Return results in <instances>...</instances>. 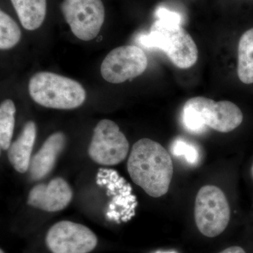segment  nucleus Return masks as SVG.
<instances>
[{"label":"nucleus","instance_id":"f257e3e1","mask_svg":"<svg viewBox=\"0 0 253 253\" xmlns=\"http://www.w3.org/2000/svg\"><path fill=\"white\" fill-rule=\"evenodd\" d=\"M127 171L134 184L151 197L159 198L167 194L174 169L167 150L157 141L145 138L133 145Z\"/></svg>","mask_w":253,"mask_h":253},{"label":"nucleus","instance_id":"f03ea898","mask_svg":"<svg viewBox=\"0 0 253 253\" xmlns=\"http://www.w3.org/2000/svg\"><path fill=\"white\" fill-rule=\"evenodd\" d=\"M157 18L149 34L139 37V42L146 47L162 50L177 68L186 69L194 66L199 58V50L189 33L179 21Z\"/></svg>","mask_w":253,"mask_h":253},{"label":"nucleus","instance_id":"7ed1b4c3","mask_svg":"<svg viewBox=\"0 0 253 253\" xmlns=\"http://www.w3.org/2000/svg\"><path fill=\"white\" fill-rule=\"evenodd\" d=\"M244 115L241 109L229 101L196 96L184 105L182 121L190 131L201 133L206 126L219 132L227 133L241 126Z\"/></svg>","mask_w":253,"mask_h":253},{"label":"nucleus","instance_id":"20e7f679","mask_svg":"<svg viewBox=\"0 0 253 253\" xmlns=\"http://www.w3.org/2000/svg\"><path fill=\"white\" fill-rule=\"evenodd\" d=\"M32 99L49 109H74L83 105L86 91L78 82L51 72H40L30 80Z\"/></svg>","mask_w":253,"mask_h":253},{"label":"nucleus","instance_id":"39448f33","mask_svg":"<svg viewBox=\"0 0 253 253\" xmlns=\"http://www.w3.org/2000/svg\"><path fill=\"white\" fill-rule=\"evenodd\" d=\"M230 207L222 190L214 185L203 186L196 195L194 218L203 235L214 238L224 232L230 220Z\"/></svg>","mask_w":253,"mask_h":253},{"label":"nucleus","instance_id":"423d86ee","mask_svg":"<svg viewBox=\"0 0 253 253\" xmlns=\"http://www.w3.org/2000/svg\"><path fill=\"white\" fill-rule=\"evenodd\" d=\"M129 149V142L118 125L104 119L95 126L88 154L98 164L114 166L126 159Z\"/></svg>","mask_w":253,"mask_h":253},{"label":"nucleus","instance_id":"0eeeda50","mask_svg":"<svg viewBox=\"0 0 253 253\" xmlns=\"http://www.w3.org/2000/svg\"><path fill=\"white\" fill-rule=\"evenodd\" d=\"M61 10L71 31L81 41L94 39L104 24L105 8L101 0H63Z\"/></svg>","mask_w":253,"mask_h":253},{"label":"nucleus","instance_id":"6e6552de","mask_svg":"<svg viewBox=\"0 0 253 253\" xmlns=\"http://www.w3.org/2000/svg\"><path fill=\"white\" fill-rule=\"evenodd\" d=\"M97 244L91 229L71 221L56 223L46 236V246L52 253H89Z\"/></svg>","mask_w":253,"mask_h":253},{"label":"nucleus","instance_id":"1a4fd4ad","mask_svg":"<svg viewBox=\"0 0 253 253\" xmlns=\"http://www.w3.org/2000/svg\"><path fill=\"white\" fill-rule=\"evenodd\" d=\"M147 66L148 59L142 49L134 45L122 46L106 56L101 73L105 81L119 84L140 76Z\"/></svg>","mask_w":253,"mask_h":253},{"label":"nucleus","instance_id":"9d476101","mask_svg":"<svg viewBox=\"0 0 253 253\" xmlns=\"http://www.w3.org/2000/svg\"><path fill=\"white\" fill-rule=\"evenodd\" d=\"M72 199V189L67 181L56 177L47 184L34 186L28 195V204L46 212H59L67 207Z\"/></svg>","mask_w":253,"mask_h":253},{"label":"nucleus","instance_id":"9b49d317","mask_svg":"<svg viewBox=\"0 0 253 253\" xmlns=\"http://www.w3.org/2000/svg\"><path fill=\"white\" fill-rule=\"evenodd\" d=\"M65 145L66 136L60 131L46 139L41 149L31 158L28 171L33 180H41L49 174Z\"/></svg>","mask_w":253,"mask_h":253},{"label":"nucleus","instance_id":"f8f14e48","mask_svg":"<svg viewBox=\"0 0 253 253\" xmlns=\"http://www.w3.org/2000/svg\"><path fill=\"white\" fill-rule=\"evenodd\" d=\"M36 136V123L28 121L23 126L17 139L10 145L8 149V158L11 166L18 172L23 174L29 169Z\"/></svg>","mask_w":253,"mask_h":253},{"label":"nucleus","instance_id":"ddd939ff","mask_svg":"<svg viewBox=\"0 0 253 253\" xmlns=\"http://www.w3.org/2000/svg\"><path fill=\"white\" fill-rule=\"evenodd\" d=\"M23 27L35 31L42 26L46 14V0H11Z\"/></svg>","mask_w":253,"mask_h":253},{"label":"nucleus","instance_id":"4468645a","mask_svg":"<svg viewBox=\"0 0 253 253\" xmlns=\"http://www.w3.org/2000/svg\"><path fill=\"white\" fill-rule=\"evenodd\" d=\"M238 76L244 84L253 83V28L244 33L238 49Z\"/></svg>","mask_w":253,"mask_h":253},{"label":"nucleus","instance_id":"2eb2a0df","mask_svg":"<svg viewBox=\"0 0 253 253\" xmlns=\"http://www.w3.org/2000/svg\"><path fill=\"white\" fill-rule=\"evenodd\" d=\"M16 107L12 100L6 99L0 106V146L6 151L12 140Z\"/></svg>","mask_w":253,"mask_h":253},{"label":"nucleus","instance_id":"dca6fc26","mask_svg":"<svg viewBox=\"0 0 253 253\" xmlns=\"http://www.w3.org/2000/svg\"><path fill=\"white\" fill-rule=\"evenodd\" d=\"M21 37L17 23L4 11H0V49H11L19 42Z\"/></svg>","mask_w":253,"mask_h":253},{"label":"nucleus","instance_id":"f3484780","mask_svg":"<svg viewBox=\"0 0 253 253\" xmlns=\"http://www.w3.org/2000/svg\"><path fill=\"white\" fill-rule=\"evenodd\" d=\"M172 151L175 156H184L187 162L194 164L199 159V152L194 145L182 139H176L172 146Z\"/></svg>","mask_w":253,"mask_h":253},{"label":"nucleus","instance_id":"a211bd4d","mask_svg":"<svg viewBox=\"0 0 253 253\" xmlns=\"http://www.w3.org/2000/svg\"><path fill=\"white\" fill-rule=\"evenodd\" d=\"M219 253H246L243 248L240 246H231Z\"/></svg>","mask_w":253,"mask_h":253},{"label":"nucleus","instance_id":"6ab92c4d","mask_svg":"<svg viewBox=\"0 0 253 253\" xmlns=\"http://www.w3.org/2000/svg\"><path fill=\"white\" fill-rule=\"evenodd\" d=\"M251 176H252V178L253 179V163L252 168H251Z\"/></svg>","mask_w":253,"mask_h":253},{"label":"nucleus","instance_id":"aec40b11","mask_svg":"<svg viewBox=\"0 0 253 253\" xmlns=\"http://www.w3.org/2000/svg\"><path fill=\"white\" fill-rule=\"evenodd\" d=\"M0 253H5L4 251H3V250H0Z\"/></svg>","mask_w":253,"mask_h":253}]
</instances>
